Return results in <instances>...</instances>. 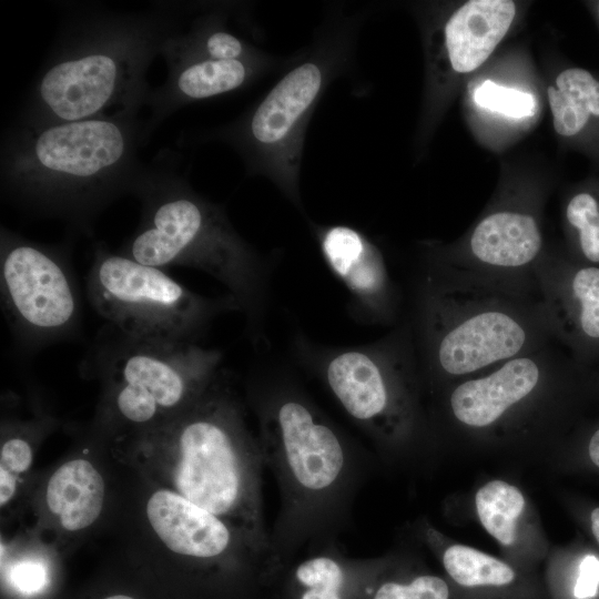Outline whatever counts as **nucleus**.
Listing matches in <instances>:
<instances>
[{
  "mask_svg": "<svg viewBox=\"0 0 599 599\" xmlns=\"http://www.w3.org/2000/svg\"><path fill=\"white\" fill-rule=\"evenodd\" d=\"M599 590V559L588 555L579 564L572 597L575 599H592Z\"/></svg>",
  "mask_w": 599,
  "mask_h": 599,
  "instance_id": "obj_26",
  "label": "nucleus"
},
{
  "mask_svg": "<svg viewBox=\"0 0 599 599\" xmlns=\"http://www.w3.org/2000/svg\"><path fill=\"white\" fill-rule=\"evenodd\" d=\"M222 359L216 348L134 338L106 323L81 370L101 382L105 419L142 432L195 400L221 372Z\"/></svg>",
  "mask_w": 599,
  "mask_h": 599,
  "instance_id": "obj_8",
  "label": "nucleus"
},
{
  "mask_svg": "<svg viewBox=\"0 0 599 599\" xmlns=\"http://www.w3.org/2000/svg\"><path fill=\"white\" fill-rule=\"evenodd\" d=\"M180 4L139 12L82 8L63 22L17 123L43 126L138 114L151 88L146 71L176 31Z\"/></svg>",
  "mask_w": 599,
  "mask_h": 599,
  "instance_id": "obj_3",
  "label": "nucleus"
},
{
  "mask_svg": "<svg viewBox=\"0 0 599 599\" xmlns=\"http://www.w3.org/2000/svg\"><path fill=\"white\" fill-rule=\"evenodd\" d=\"M474 98L479 106L511 118L529 116L535 109V99L531 94L499 85L490 80H486L476 89Z\"/></svg>",
  "mask_w": 599,
  "mask_h": 599,
  "instance_id": "obj_24",
  "label": "nucleus"
},
{
  "mask_svg": "<svg viewBox=\"0 0 599 599\" xmlns=\"http://www.w3.org/2000/svg\"><path fill=\"white\" fill-rule=\"evenodd\" d=\"M164 270L98 243L87 274L88 301L128 336L176 344L199 343L219 315L237 311L229 295H200Z\"/></svg>",
  "mask_w": 599,
  "mask_h": 599,
  "instance_id": "obj_10",
  "label": "nucleus"
},
{
  "mask_svg": "<svg viewBox=\"0 0 599 599\" xmlns=\"http://www.w3.org/2000/svg\"><path fill=\"white\" fill-rule=\"evenodd\" d=\"M138 445L166 458L169 489L271 548L263 514L261 446L224 372L177 415L140 432Z\"/></svg>",
  "mask_w": 599,
  "mask_h": 599,
  "instance_id": "obj_6",
  "label": "nucleus"
},
{
  "mask_svg": "<svg viewBox=\"0 0 599 599\" xmlns=\"http://www.w3.org/2000/svg\"><path fill=\"white\" fill-rule=\"evenodd\" d=\"M556 84L548 88L554 128L571 136L583 129L590 114L599 116V82L588 71L570 68L557 77Z\"/></svg>",
  "mask_w": 599,
  "mask_h": 599,
  "instance_id": "obj_20",
  "label": "nucleus"
},
{
  "mask_svg": "<svg viewBox=\"0 0 599 599\" xmlns=\"http://www.w3.org/2000/svg\"><path fill=\"white\" fill-rule=\"evenodd\" d=\"M443 567L457 588L479 597L525 599L518 572L507 562L465 545L441 552Z\"/></svg>",
  "mask_w": 599,
  "mask_h": 599,
  "instance_id": "obj_19",
  "label": "nucleus"
},
{
  "mask_svg": "<svg viewBox=\"0 0 599 599\" xmlns=\"http://www.w3.org/2000/svg\"><path fill=\"white\" fill-rule=\"evenodd\" d=\"M535 276L555 339L599 342V267L569 268L544 253Z\"/></svg>",
  "mask_w": 599,
  "mask_h": 599,
  "instance_id": "obj_15",
  "label": "nucleus"
},
{
  "mask_svg": "<svg viewBox=\"0 0 599 599\" xmlns=\"http://www.w3.org/2000/svg\"><path fill=\"white\" fill-rule=\"evenodd\" d=\"M8 579L11 586L23 595L39 593L49 582L47 567L31 558L14 562L9 569Z\"/></svg>",
  "mask_w": 599,
  "mask_h": 599,
  "instance_id": "obj_25",
  "label": "nucleus"
},
{
  "mask_svg": "<svg viewBox=\"0 0 599 599\" xmlns=\"http://www.w3.org/2000/svg\"><path fill=\"white\" fill-rule=\"evenodd\" d=\"M277 59L265 60H211L187 59L167 64L163 84L152 89L146 105L148 138L158 125L181 108L215 97L235 92L253 83L275 67Z\"/></svg>",
  "mask_w": 599,
  "mask_h": 599,
  "instance_id": "obj_14",
  "label": "nucleus"
},
{
  "mask_svg": "<svg viewBox=\"0 0 599 599\" xmlns=\"http://www.w3.org/2000/svg\"><path fill=\"white\" fill-rule=\"evenodd\" d=\"M356 26L352 17L324 24L313 45L257 103L205 135L231 145L247 173L267 177L301 211L300 173L308 122L328 84L352 59Z\"/></svg>",
  "mask_w": 599,
  "mask_h": 599,
  "instance_id": "obj_7",
  "label": "nucleus"
},
{
  "mask_svg": "<svg viewBox=\"0 0 599 599\" xmlns=\"http://www.w3.org/2000/svg\"><path fill=\"white\" fill-rule=\"evenodd\" d=\"M294 345L304 365L378 446L398 448L417 435L423 379L412 323L361 346L324 347L301 335Z\"/></svg>",
  "mask_w": 599,
  "mask_h": 599,
  "instance_id": "obj_9",
  "label": "nucleus"
},
{
  "mask_svg": "<svg viewBox=\"0 0 599 599\" xmlns=\"http://www.w3.org/2000/svg\"><path fill=\"white\" fill-rule=\"evenodd\" d=\"M248 397L263 460L280 490L270 541L283 570L303 552L337 541L351 522L368 457L292 380L252 382Z\"/></svg>",
  "mask_w": 599,
  "mask_h": 599,
  "instance_id": "obj_1",
  "label": "nucleus"
},
{
  "mask_svg": "<svg viewBox=\"0 0 599 599\" xmlns=\"http://www.w3.org/2000/svg\"><path fill=\"white\" fill-rule=\"evenodd\" d=\"M475 505L486 531L501 545H512L518 519L525 509L521 491L507 481L491 480L478 489Z\"/></svg>",
  "mask_w": 599,
  "mask_h": 599,
  "instance_id": "obj_21",
  "label": "nucleus"
},
{
  "mask_svg": "<svg viewBox=\"0 0 599 599\" xmlns=\"http://www.w3.org/2000/svg\"><path fill=\"white\" fill-rule=\"evenodd\" d=\"M226 18V12L213 9L196 16L186 29L180 26L161 47L166 65L187 59L258 61L272 57L229 30Z\"/></svg>",
  "mask_w": 599,
  "mask_h": 599,
  "instance_id": "obj_18",
  "label": "nucleus"
},
{
  "mask_svg": "<svg viewBox=\"0 0 599 599\" xmlns=\"http://www.w3.org/2000/svg\"><path fill=\"white\" fill-rule=\"evenodd\" d=\"M19 477L14 476L4 468H0V505L7 506L13 498Z\"/></svg>",
  "mask_w": 599,
  "mask_h": 599,
  "instance_id": "obj_27",
  "label": "nucleus"
},
{
  "mask_svg": "<svg viewBox=\"0 0 599 599\" xmlns=\"http://www.w3.org/2000/svg\"><path fill=\"white\" fill-rule=\"evenodd\" d=\"M591 528L592 532L599 544V507L591 512Z\"/></svg>",
  "mask_w": 599,
  "mask_h": 599,
  "instance_id": "obj_29",
  "label": "nucleus"
},
{
  "mask_svg": "<svg viewBox=\"0 0 599 599\" xmlns=\"http://www.w3.org/2000/svg\"><path fill=\"white\" fill-rule=\"evenodd\" d=\"M515 11L509 0H473L457 9L444 28L451 68L467 73L480 67L507 33Z\"/></svg>",
  "mask_w": 599,
  "mask_h": 599,
  "instance_id": "obj_16",
  "label": "nucleus"
},
{
  "mask_svg": "<svg viewBox=\"0 0 599 599\" xmlns=\"http://www.w3.org/2000/svg\"><path fill=\"white\" fill-rule=\"evenodd\" d=\"M148 139L138 114L35 128L16 122L2 139L1 192L28 214L90 235L102 211L131 194Z\"/></svg>",
  "mask_w": 599,
  "mask_h": 599,
  "instance_id": "obj_2",
  "label": "nucleus"
},
{
  "mask_svg": "<svg viewBox=\"0 0 599 599\" xmlns=\"http://www.w3.org/2000/svg\"><path fill=\"white\" fill-rule=\"evenodd\" d=\"M45 507L65 531H81L100 517L104 504V480L89 460L63 463L50 476L44 495Z\"/></svg>",
  "mask_w": 599,
  "mask_h": 599,
  "instance_id": "obj_17",
  "label": "nucleus"
},
{
  "mask_svg": "<svg viewBox=\"0 0 599 599\" xmlns=\"http://www.w3.org/2000/svg\"><path fill=\"white\" fill-rule=\"evenodd\" d=\"M281 572L275 599H370L390 558H351L337 541L309 549Z\"/></svg>",
  "mask_w": 599,
  "mask_h": 599,
  "instance_id": "obj_13",
  "label": "nucleus"
},
{
  "mask_svg": "<svg viewBox=\"0 0 599 599\" xmlns=\"http://www.w3.org/2000/svg\"><path fill=\"white\" fill-rule=\"evenodd\" d=\"M131 194L140 201V221L119 252L155 267L185 266L209 274L243 314L253 344L262 345L270 264L235 230L225 209L177 173L169 151L144 164Z\"/></svg>",
  "mask_w": 599,
  "mask_h": 599,
  "instance_id": "obj_4",
  "label": "nucleus"
},
{
  "mask_svg": "<svg viewBox=\"0 0 599 599\" xmlns=\"http://www.w3.org/2000/svg\"><path fill=\"white\" fill-rule=\"evenodd\" d=\"M568 223L578 231L579 245L583 256L599 263V207L589 193H579L566 209Z\"/></svg>",
  "mask_w": 599,
  "mask_h": 599,
  "instance_id": "obj_23",
  "label": "nucleus"
},
{
  "mask_svg": "<svg viewBox=\"0 0 599 599\" xmlns=\"http://www.w3.org/2000/svg\"><path fill=\"white\" fill-rule=\"evenodd\" d=\"M322 255L349 293L351 314L369 325H395L402 298L383 253L361 231L344 224L313 225Z\"/></svg>",
  "mask_w": 599,
  "mask_h": 599,
  "instance_id": "obj_12",
  "label": "nucleus"
},
{
  "mask_svg": "<svg viewBox=\"0 0 599 599\" xmlns=\"http://www.w3.org/2000/svg\"><path fill=\"white\" fill-rule=\"evenodd\" d=\"M0 302L22 354L74 338L82 305L68 244L39 243L2 225Z\"/></svg>",
  "mask_w": 599,
  "mask_h": 599,
  "instance_id": "obj_11",
  "label": "nucleus"
},
{
  "mask_svg": "<svg viewBox=\"0 0 599 599\" xmlns=\"http://www.w3.org/2000/svg\"><path fill=\"white\" fill-rule=\"evenodd\" d=\"M105 599H134V598L126 595H113V596L106 597Z\"/></svg>",
  "mask_w": 599,
  "mask_h": 599,
  "instance_id": "obj_30",
  "label": "nucleus"
},
{
  "mask_svg": "<svg viewBox=\"0 0 599 599\" xmlns=\"http://www.w3.org/2000/svg\"><path fill=\"white\" fill-rule=\"evenodd\" d=\"M588 451L592 463L599 467V429H597L591 436Z\"/></svg>",
  "mask_w": 599,
  "mask_h": 599,
  "instance_id": "obj_28",
  "label": "nucleus"
},
{
  "mask_svg": "<svg viewBox=\"0 0 599 599\" xmlns=\"http://www.w3.org/2000/svg\"><path fill=\"white\" fill-rule=\"evenodd\" d=\"M370 599H456V593L445 578L428 572L400 571L390 560Z\"/></svg>",
  "mask_w": 599,
  "mask_h": 599,
  "instance_id": "obj_22",
  "label": "nucleus"
},
{
  "mask_svg": "<svg viewBox=\"0 0 599 599\" xmlns=\"http://www.w3.org/2000/svg\"><path fill=\"white\" fill-rule=\"evenodd\" d=\"M422 379L450 386L556 341L538 290L420 271L412 323Z\"/></svg>",
  "mask_w": 599,
  "mask_h": 599,
  "instance_id": "obj_5",
  "label": "nucleus"
}]
</instances>
